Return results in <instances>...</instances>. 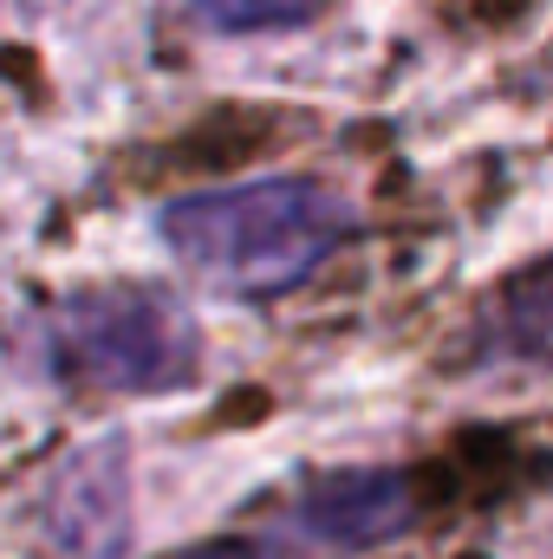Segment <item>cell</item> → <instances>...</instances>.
I'll return each instance as SVG.
<instances>
[{"instance_id": "52a82bcc", "label": "cell", "mask_w": 553, "mask_h": 559, "mask_svg": "<svg viewBox=\"0 0 553 559\" xmlns=\"http://www.w3.org/2000/svg\"><path fill=\"white\" fill-rule=\"evenodd\" d=\"M163 559H286L274 540H261V534H215V540H196V547H176V554Z\"/></svg>"}, {"instance_id": "7a4b0ae2", "label": "cell", "mask_w": 553, "mask_h": 559, "mask_svg": "<svg viewBox=\"0 0 553 559\" xmlns=\"http://www.w3.org/2000/svg\"><path fill=\"white\" fill-rule=\"evenodd\" d=\"M46 358L66 384L176 391L202 365L196 319L156 286H85L46 319Z\"/></svg>"}, {"instance_id": "5b68a950", "label": "cell", "mask_w": 553, "mask_h": 559, "mask_svg": "<svg viewBox=\"0 0 553 559\" xmlns=\"http://www.w3.org/2000/svg\"><path fill=\"white\" fill-rule=\"evenodd\" d=\"M469 365H521L548 371L553 365V254L508 274L469 325Z\"/></svg>"}, {"instance_id": "8992f818", "label": "cell", "mask_w": 553, "mask_h": 559, "mask_svg": "<svg viewBox=\"0 0 553 559\" xmlns=\"http://www.w3.org/2000/svg\"><path fill=\"white\" fill-rule=\"evenodd\" d=\"M326 0H189L209 33H293L313 26Z\"/></svg>"}, {"instance_id": "277c9868", "label": "cell", "mask_w": 553, "mask_h": 559, "mask_svg": "<svg viewBox=\"0 0 553 559\" xmlns=\"http://www.w3.org/2000/svg\"><path fill=\"white\" fill-rule=\"evenodd\" d=\"M411 521V481L398 468H345L306 488L299 527L326 547H378Z\"/></svg>"}, {"instance_id": "6da1fadb", "label": "cell", "mask_w": 553, "mask_h": 559, "mask_svg": "<svg viewBox=\"0 0 553 559\" xmlns=\"http://www.w3.org/2000/svg\"><path fill=\"white\" fill-rule=\"evenodd\" d=\"M156 228H163V248L196 280L268 299V293L299 286L352 235V209L326 182L274 176V182L183 195L156 215Z\"/></svg>"}, {"instance_id": "3957f363", "label": "cell", "mask_w": 553, "mask_h": 559, "mask_svg": "<svg viewBox=\"0 0 553 559\" xmlns=\"http://www.w3.org/2000/svg\"><path fill=\"white\" fill-rule=\"evenodd\" d=\"M39 554L46 559H118L131 534V475H125V449L98 442L85 455H72L33 514Z\"/></svg>"}]
</instances>
